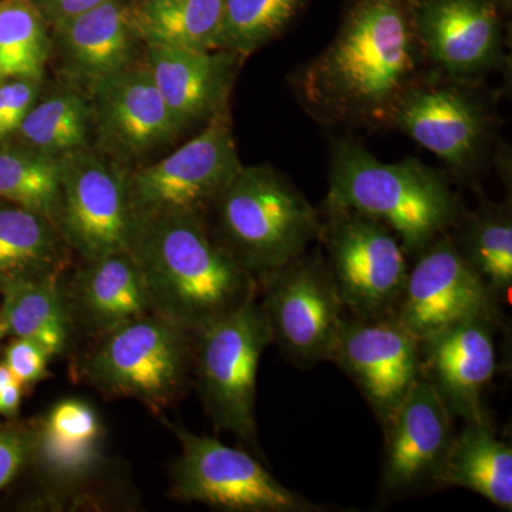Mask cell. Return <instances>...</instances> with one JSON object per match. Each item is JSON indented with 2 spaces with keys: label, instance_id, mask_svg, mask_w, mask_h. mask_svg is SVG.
I'll return each mask as SVG.
<instances>
[{
  "label": "cell",
  "instance_id": "obj_30",
  "mask_svg": "<svg viewBox=\"0 0 512 512\" xmlns=\"http://www.w3.org/2000/svg\"><path fill=\"white\" fill-rule=\"evenodd\" d=\"M35 0H0V82L42 79L52 42Z\"/></svg>",
  "mask_w": 512,
  "mask_h": 512
},
{
  "label": "cell",
  "instance_id": "obj_28",
  "mask_svg": "<svg viewBox=\"0 0 512 512\" xmlns=\"http://www.w3.org/2000/svg\"><path fill=\"white\" fill-rule=\"evenodd\" d=\"M62 158L0 146V200L43 215L56 227Z\"/></svg>",
  "mask_w": 512,
  "mask_h": 512
},
{
  "label": "cell",
  "instance_id": "obj_3",
  "mask_svg": "<svg viewBox=\"0 0 512 512\" xmlns=\"http://www.w3.org/2000/svg\"><path fill=\"white\" fill-rule=\"evenodd\" d=\"M325 205L382 222L413 259L450 232L461 215L460 201L441 171L416 158L383 163L352 140L333 146Z\"/></svg>",
  "mask_w": 512,
  "mask_h": 512
},
{
  "label": "cell",
  "instance_id": "obj_16",
  "mask_svg": "<svg viewBox=\"0 0 512 512\" xmlns=\"http://www.w3.org/2000/svg\"><path fill=\"white\" fill-rule=\"evenodd\" d=\"M93 127L121 157H140L180 133L144 64L131 63L90 87Z\"/></svg>",
  "mask_w": 512,
  "mask_h": 512
},
{
  "label": "cell",
  "instance_id": "obj_32",
  "mask_svg": "<svg viewBox=\"0 0 512 512\" xmlns=\"http://www.w3.org/2000/svg\"><path fill=\"white\" fill-rule=\"evenodd\" d=\"M32 441V423L0 421V490L28 467Z\"/></svg>",
  "mask_w": 512,
  "mask_h": 512
},
{
  "label": "cell",
  "instance_id": "obj_35",
  "mask_svg": "<svg viewBox=\"0 0 512 512\" xmlns=\"http://www.w3.org/2000/svg\"><path fill=\"white\" fill-rule=\"evenodd\" d=\"M106 2L109 0H35L46 22H52L53 25L89 12Z\"/></svg>",
  "mask_w": 512,
  "mask_h": 512
},
{
  "label": "cell",
  "instance_id": "obj_23",
  "mask_svg": "<svg viewBox=\"0 0 512 512\" xmlns=\"http://www.w3.org/2000/svg\"><path fill=\"white\" fill-rule=\"evenodd\" d=\"M0 335L39 343L50 357L63 355L72 336V319L57 276L18 279L0 285Z\"/></svg>",
  "mask_w": 512,
  "mask_h": 512
},
{
  "label": "cell",
  "instance_id": "obj_15",
  "mask_svg": "<svg viewBox=\"0 0 512 512\" xmlns=\"http://www.w3.org/2000/svg\"><path fill=\"white\" fill-rule=\"evenodd\" d=\"M389 124L458 171L476 163L488 128L484 107L470 93L426 83H417L404 94Z\"/></svg>",
  "mask_w": 512,
  "mask_h": 512
},
{
  "label": "cell",
  "instance_id": "obj_12",
  "mask_svg": "<svg viewBox=\"0 0 512 512\" xmlns=\"http://www.w3.org/2000/svg\"><path fill=\"white\" fill-rule=\"evenodd\" d=\"M498 303L458 254L450 232L410 266L393 318L419 342L471 319L497 322Z\"/></svg>",
  "mask_w": 512,
  "mask_h": 512
},
{
  "label": "cell",
  "instance_id": "obj_24",
  "mask_svg": "<svg viewBox=\"0 0 512 512\" xmlns=\"http://www.w3.org/2000/svg\"><path fill=\"white\" fill-rule=\"evenodd\" d=\"M222 12L224 0H143L130 20L146 46L217 50Z\"/></svg>",
  "mask_w": 512,
  "mask_h": 512
},
{
  "label": "cell",
  "instance_id": "obj_5",
  "mask_svg": "<svg viewBox=\"0 0 512 512\" xmlns=\"http://www.w3.org/2000/svg\"><path fill=\"white\" fill-rule=\"evenodd\" d=\"M194 340L170 320L148 313L101 336L77 372L104 394L136 399L160 413L184 392Z\"/></svg>",
  "mask_w": 512,
  "mask_h": 512
},
{
  "label": "cell",
  "instance_id": "obj_21",
  "mask_svg": "<svg viewBox=\"0 0 512 512\" xmlns=\"http://www.w3.org/2000/svg\"><path fill=\"white\" fill-rule=\"evenodd\" d=\"M53 26L64 69L89 87L133 63L138 37L117 0Z\"/></svg>",
  "mask_w": 512,
  "mask_h": 512
},
{
  "label": "cell",
  "instance_id": "obj_1",
  "mask_svg": "<svg viewBox=\"0 0 512 512\" xmlns=\"http://www.w3.org/2000/svg\"><path fill=\"white\" fill-rule=\"evenodd\" d=\"M424 57L416 18L400 0H359L293 86L315 119L389 124L394 107L419 83Z\"/></svg>",
  "mask_w": 512,
  "mask_h": 512
},
{
  "label": "cell",
  "instance_id": "obj_37",
  "mask_svg": "<svg viewBox=\"0 0 512 512\" xmlns=\"http://www.w3.org/2000/svg\"><path fill=\"white\" fill-rule=\"evenodd\" d=\"M0 339H2V335H0Z\"/></svg>",
  "mask_w": 512,
  "mask_h": 512
},
{
  "label": "cell",
  "instance_id": "obj_34",
  "mask_svg": "<svg viewBox=\"0 0 512 512\" xmlns=\"http://www.w3.org/2000/svg\"><path fill=\"white\" fill-rule=\"evenodd\" d=\"M50 355L39 343L25 338H15L5 350V363L12 375L23 386L39 383L49 376L47 363Z\"/></svg>",
  "mask_w": 512,
  "mask_h": 512
},
{
  "label": "cell",
  "instance_id": "obj_2",
  "mask_svg": "<svg viewBox=\"0 0 512 512\" xmlns=\"http://www.w3.org/2000/svg\"><path fill=\"white\" fill-rule=\"evenodd\" d=\"M153 312L197 336L258 296V282L200 214L134 220L130 249Z\"/></svg>",
  "mask_w": 512,
  "mask_h": 512
},
{
  "label": "cell",
  "instance_id": "obj_36",
  "mask_svg": "<svg viewBox=\"0 0 512 512\" xmlns=\"http://www.w3.org/2000/svg\"><path fill=\"white\" fill-rule=\"evenodd\" d=\"M23 384L16 380L5 363H0V416H18L22 404Z\"/></svg>",
  "mask_w": 512,
  "mask_h": 512
},
{
  "label": "cell",
  "instance_id": "obj_27",
  "mask_svg": "<svg viewBox=\"0 0 512 512\" xmlns=\"http://www.w3.org/2000/svg\"><path fill=\"white\" fill-rule=\"evenodd\" d=\"M92 104L74 90H62L33 104L15 136L20 146L63 158L89 147Z\"/></svg>",
  "mask_w": 512,
  "mask_h": 512
},
{
  "label": "cell",
  "instance_id": "obj_19",
  "mask_svg": "<svg viewBox=\"0 0 512 512\" xmlns=\"http://www.w3.org/2000/svg\"><path fill=\"white\" fill-rule=\"evenodd\" d=\"M239 59L228 50L146 46L143 64L181 131L227 109Z\"/></svg>",
  "mask_w": 512,
  "mask_h": 512
},
{
  "label": "cell",
  "instance_id": "obj_18",
  "mask_svg": "<svg viewBox=\"0 0 512 512\" xmlns=\"http://www.w3.org/2000/svg\"><path fill=\"white\" fill-rule=\"evenodd\" d=\"M414 18L424 56L456 79L500 59V19L488 0H427Z\"/></svg>",
  "mask_w": 512,
  "mask_h": 512
},
{
  "label": "cell",
  "instance_id": "obj_11",
  "mask_svg": "<svg viewBox=\"0 0 512 512\" xmlns=\"http://www.w3.org/2000/svg\"><path fill=\"white\" fill-rule=\"evenodd\" d=\"M56 228L83 262L130 249L126 177L89 147L62 158Z\"/></svg>",
  "mask_w": 512,
  "mask_h": 512
},
{
  "label": "cell",
  "instance_id": "obj_29",
  "mask_svg": "<svg viewBox=\"0 0 512 512\" xmlns=\"http://www.w3.org/2000/svg\"><path fill=\"white\" fill-rule=\"evenodd\" d=\"M33 441L28 466L56 491H70L92 478L106 458L104 437H87L53 430L42 421L32 423Z\"/></svg>",
  "mask_w": 512,
  "mask_h": 512
},
{
  "label": "cell",
  "instance_id": "obj_22",
  "mask_svg": "<svg viewBox=\"0 0 512 512\" xmlns=\"http://www.w3.org/2000/svg\"><path fill=\"white\" fill-rule=\"evenodd\" d=\"M440 485L467 488L501 510H512V448L498 439L490 420L466 423L454 434Z\"/></svg>",
  "mask_w": 512,
  "mask_h": 512
},
{
  "label": "cell",
  "instance_id": "obj_26",
  "mask_svg": "<svg viewBox=\"0 0 512 512\" xmlns=\"http://www.w3.org/2000/svg\"><path fill=\"white\" fill-rule=\"evenodd\" d=\"M450 235L458 254L476 272L497 303L512 289V221L505 207L483 208L460 215Z\"/></svg>",
  "mask_w": 512,
  "mask_h": 512
},
{
  "label": "cell",
  "instance_id": "obj_6",
  "mask_svg": "<svg viewBox=\"0 0 512 512\" xmlns=\"http://www.w3.org/2000/svg\"><path fill=\"white\" fill-rule=\"evenodd\" d=\"M272 345L271 328L258 296L229 313L194 340L198 390L217 429L258 448L256 377L262 353Z\"/></svg>",
  "mask_w": 512,
  "mask_h": 512
},
{
  "label": "cell",
  "instance_id": "obj_8",
  "mask_svg": "<svg viewBox=\"0 0 512 512\" xmlns=\"http://www.w3.org/2000/svg\"><path fill=\"white\" fill-rule=\"evenodd\" d=\"M242 165L227 109L215 113L188 143L126 177L134 220L204 214Z\"/></svg>",
  "mask_w": 512,
  "mask_h": 512
},
{
  "label": "cell",
  "instance_id": "obj_13",
  "mask_svg": "<svg viewBox=\"0 0 512 512\" xmlns=\"http://www.w3.org/2000/svg\"><path fill=\"white\" fill-rule=\"evenodd\" d=\"M330 360L355 382L382 427L423 375L419 340L394 318L346 315Z\"/></svg>",
  "mask_w": 512,
  "mask_h": 512
},
{
  "label": "cell",
  "instance_id": "obj_9",
  "mask_svg": "<svg viewBox=\"0 0 512 512\" xmlns=\"http://www.w3.org/2000/svg\"><path fill=\"white\" fill-rule=\"evenodd\" d=\"M181 456L173 468L171 497L232 512H320L289 490L258 460L214 437L174 429Z\"/></svg>",
  "mask_w": 512,
  "mask_h": 512
},
{
  "label": "cell",
  "instance_id": "obj_4",
  "mask_svg": "<svg viewBox=\"0 0 512 512\" xmlns=\"http://www.w3.org/2000/svg\"><path fill=\"white\" fill-rule=\"evenodd\" d=\"M212 207L218 214V238L255 279L319 241L318 210L269 165H244Z\"/></svg>",
  "mask_w": 512,
  "mask_h": 512
},
{
  "label": "cell",
  "instance_id": "obj_25",
  "mask_svg": "<svg viewBox=\"0 0 512 512\" xmlns=\"http://www.w3.org/2000/svg\"><path fill=\"white\" fill-rule=\"evenodd\" d=\"M63 239L43 215L10 204L0 207V285L59 275Z\"/></svg>",
  "mask_w": 512,
  "mask_h": 512
},
{
  "label": "cell",
  "instance_id": "obj_33",
  "mask_svg": "<svg viewBox=\"0 0 512 512\" xmlns=\"http://www.w3.org/2000/svg\"><path fill=\"white\" fill-rule=\"evenodd\" d=\"M37 96V80L9 79L0 82V144L15 136Z\"/></svg>",
  "mask_w": 512,
  "mask_h": 512
},
{
  "label": "cell",
  "instance_id": "obj_17",
  "mask_svg": "<svg viewBox=\"0 0 512 512\" xmlns=\"http://www.w3.org/2000/svg\"><path fill=\"white\" fill-rule=\"evenodd\" d=\"M490 319H471L420 342L421 372L453 417L466 423L490 420L485 387L497 372Z\"/></svg>",
  "mask_w": 512,
  "mask_h": 512
},
{
  "label": "cell",
  "instance_id": "obj_7",
  "mask_svg": "<svg viewBox=\"0 0 512 512\" xmlns=\"http://www.w3.org/2000/svg\"><path fill=\"white\" fill-rule=\"evenodd\" d=\"M319 242L346 312L353 318H393L410 265L399 239L382 222L325 205Z\"/></svg>",
  "mask_w": 512,
  "mask_h": 512
},
{
  "label": "cell",
  "instance_id": "obj_10",
  "mask_svg": "<svg viewBox=\"0 0 512 512\" xmlns=\"http://www.w3.org/2000/svg\"><path fill=\"white\" fill-rule=\"evenodd\" d=\"M258 282L272 343L299 367L330 360L345 305L320 252L298 256Z\"/></svg>",
  "mask_w": 512,
  "mask_h": 512
},
{
  "label": "cell",
  "instance_id": "obj_20",
  "mask_svg": "<svg viewBox=\"0 0 512 512\" xmlns=\"http://www.w3.org/2000/svg\"><path fill=\"white\" fill-rule=\"evenodd\" d=\"M63 293L72 325L100 338L154 313L143 274L130 251L83 262Z\"/></svg>",
  "mask_w": 512,
  "mask_h": 512
},
{
  "label": "cell",
  "instance_id": "obj_31",
  "mask_svg": "<svg viewBox=\"0 0 512 512\" xmlns=\"http://www.w3.org/2000/svg\"><path fill=\"white\" fill-rule=\"evenodd\" d=\"M305 0H224L217 50L245 57L288 28Z\"/></svg>",
  "mask_w": 512,
  "mask_h": 512
},
{
  "label": "cell",
  "instance_id": "obj_14",
  "mask_svg": "<svg viewBox=\"0 0 512 512\" xmlns=\"http://www.w3.org/2000/svg\"><path fill=\"white\" fill-rule=\"evenodd\" d=\"M383 430V497L394 500L439 487L454 437L453 414L426 377L421 375Z\"/></svg>",
  "mask_w": 512,
  "mask_h": 512
}]
</instances>
